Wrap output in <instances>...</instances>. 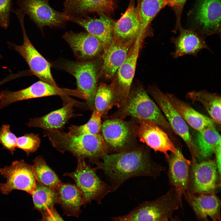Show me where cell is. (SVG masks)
I'll return each mask as SVG.
<instances>
[{
  "mask_svg": "<svg viewBox=\"0 0 221 221\" xmlns=\"http://www.w3.org/2000/svg\"><path fill=\"white\" fill-rule=\"evenodd\" d=\"M94 163L117 188L130 178L139 176L157 177L162 167L151 159L147 150L138 148L104 155Z\"/></svg>",
  "mask_w": 221,
  "mask_h": 221,
  "instance_id": "6da1fadb",
  "label": "cell"
},
{
  "mask_svg": "<svg viewBox=\"0 0 221 221\" xmlns=\"http://www.w3.org/2000/svg\"><path fill=\"white\" fill-rule=\"evenodd\" d=\"M45 133L57 150L62 153L69 152L77 158H87L94 162L108 151L101 134L75 135L58 129L45 130Z\"/></svg>",
  "mask_w": 221,
  "mask_h": 221,
  "instance_id": "7a4b0ae2",
  "label": "cell"
},
{
  "mask_svg": "<svg viewBox=\"0 0 221 221\" xmlns=\"http://www.w3.org/2000/svg\"><path fill=\"white\" fill-rule=\"evenodd\" d=\"M182 206V201L172 187L157 199L140 204L127 214L112 218L113 221H163L172 217Z\"/></svg>",
  "mask_w": 221,
  "mask_h": 221,
  "instance_id": "3957f363",
  "label": "cell"
},
{
  "mask_svg": "<svg viewBox=\"0 0 221 221\" xmlns=\"http://www.w3.org/2000/svg\"><path fill=\"white\" fill-rule=\"evenodd\" d=\"M77 159L76 169L64 175L70 177L75 181L81 195L82 205L85 206L92 200L101 204L102 199L110 192L111 188L99 178L95 169L87 165L85 159Z\"/></svg>",
  "mask_w": 221,
  "mask_h": 221,
  "instance_id": "277c9868",
  "label": "cell"
},
{
  "mask_svg": "<svg viewBox=\"0 0 221 221\" xmlns=\"http://www.w3.org/2000/svg\"><path fill=\"white\" fill-rule=\"evenodd\" d=\"M127 99L125 110L128 114L139 120L152 122L169 135L174 132L160 110L144 90L134 91L129 95Z\"/></svg>",
  "mask_w": 221,
  "mask_h": 221,
  "instance_id": "5b68a950",
  "label": "cell"
},
{
  "mask_svg": "<svg viewBox=\"0 0 221 221\" xmlns=\"http://www.w3.org/2000/svg\"><path fill=\"white\" fill-rule=\"evenodd\" d=\"M0 175L6 179L0 184V191L7 195L14 190L23 191L31 194L36 189V178L30 165L23 160L13 162L9 166L0 169Z\"/></svg>",
  "mask_w": 221,
  "mask_h": 221,
  "instance_id": "8992f818",
  "label": "cell"
},
{
  "mask_svg": "<svg viewBox=\"0 0 221 221\" xmlns=\"http://www.w3.org/2000/svg\"><path fill=\"white\" fill-rule=\"evenodd\" d=\"M151 94L174 133L184 141L191 153L192 160L199 158L198 149L186 123L171 104L165 94L155 88Z\"/></svg>",
  "mask_w": 221,
  "mask_h": 221,
  "instance_id": "52a82bcc",
  "label": "cell"
},
{
  "mask_svg": "<svg viewBox=\"0 0 221 221\" xmlns=\"http://www.w3.org/2000/svg\"><path fill=\"white\" fill-rule=\"evenodd\" d=\"M18 17L22 28L23 43L20 45L11 44V46L25 60L32 74L42 81L58 86L51 73V64L35 48L27 36L24 25V16H20Z\"/></svg>",
  "mask_w": 221,
  "mask_h": 221,
  "instance_id": "ba28073f",
  "label": "cell"
},
{
  "mask_svg": "<svg viewBox=\"0 0 221 221\" xmlns=\"http://www.w3.org/2000/svg\"><path fill=\"white\" fill-rule=\"evenodd\" d=\"M62 68L76 79L77 88L84 95L90 106L94 103L98 77L96 62L94 60L68 61L64 62Z\"/></svg>",
  "mask_w": 221,
  "mask_h": 221,
  "instance_id": "9c48e42d",
  "label": "cell"
},
{
  "mask_svg": "<svg viewBox=\"0 0 221 221\" xmlns=\"http://www.w3.org/2000/svg\"><path fill=\"white\" fill-rule=\"evenodd\" d=\"M191 170L188 187L191 193H215L219 186V174L215 160L208 159L198 163L191 161Z\"/></svg>",
  "mask_w": 221,
  "mask_h": 221,
  "instance_id": "30bf717a",
  "label": "cell"
},
{
  "mask_svg": "<svg viewBox=\"0 0 221 221\" xmlns=\"http://www.w3.org/2000/svg\"><path fill=\"white\" fill-rule=\"evenodd\" d=\"M17 3L19 10L28 15L40 28L60 26L68 21L63 12L52 8L47 0H18Z\"/></svg>",
  "mask_w": 221,
  "mask_h": 221,
  "instance_id": "8fae6325",
  "label": "cell"
},
{
  "mask_svg": "<svg viewBox=\"0 0 221 221\" xmlns=\"http://www.w3.org/2000/svg\"><path fill=\"white\" fill-rule=\"evenodd\" d=\"M139 120L138 135L141 142L145 143L155 152L163 153L167 158L169 151L177 153L179 149L175 146L168 134L152 122Z\"/></svg>",
  "mask_w": 221,
  "mask_h": 221,
  "instance_id": "7c38bea8",
  "label": "cell"
},
{
  "mask_svg": "<svg viewBox=\"0 0 221 221\" xmlns=\"http://www.w3.org/2000/svg\"><path fill=\"white\" fill-rule=\"evenodd\" d=\"M221 0H202L195 17L198 32L204 36L220 34Z\"/></svg>",
  "mask_w": 221,
  "mask_h": 221,
  "instance_id": "4fadbf2b",
  "label": "cell"
},
{
  "mask_svg": "<svg viewBox=\"0 0 221 221\" xmlns=\"http://www.w3.org/2000/svg\"><path fill=\"white\" fill-rule=\"evenodd\" d=\"M185 199L192 209L198 221H221V201L215 193L198 194L188 190L183 194Z\"/></svg>",
  "mask_w": 221,
  "mask_h": 221,
  "instance_id": "5bb4252c",
  "label": "cell"
},
{
  "mask_svg": "<svg viewBox=\"0 0 221 221\" xmlns=\"http://www.w3.org/2000/svg\"><path fill=\"white\" fill-rule=\"evenodd\" d=\"M63 37L80 61L91 60L98 56L104 50V46L101 41L87 32H67Z\"/></svg>",
  "mask_w": 221,
  "mask_h": 221,
  "instance_id": "9a60e30c",
  "label": "cell"
},
{
  "mask_svg": "<svg viewBox=\"0 0 221 221\" xmlns=\"http://www.w3.org/2000/svg\"><path fill=\"white\" fill-rule=\"evenodd\" d=\"M143 35L139 34L129 51L126 58L117 71L118 94L126 102L130 94Z\"/></svg>",
  "mask_w": 221,
  "mask_h": 221,
  "instance_id": "2e32d148",
  "label": "cell"
},
{
  "mask_svg": "<svg viewBox=\"0 0 221 221\" xmlns=\"http://www.w3.org/2000/svg\"><path fill=\"white\" fill-rule=\"evenodd\" d=\"M99 15L98 18L86 16L82 17H68V18L69 21L79 25L87 32L98 38L104 48L113 39L114 22L105 14Z\"/></svg>",
  "mask_w": 221,
  "mask_h": 221,
  "instance_id": "e0dca14e",
  "label": "cell"
},
{
  "mask_svg": "<svg viewBox=\"0 0 221 221\" xmlns=\"http://www.w3.org/2000/svg\"><path fill=\"white\" fill-rule=\"evenodd\" d=\"M167 159L170 183L182 200L183 194L188 190L191 161L186 159L180 150L176 154L172 153Z\"/></svg>",
  "mask_w": 221,
  "mask_h": 221,
  "instance_id": "ac0fdd59",
  "label": "cell"
},
{
  "mask_svg": "<svg viewBox=\"0 0 221 221\" xmlns=\"http://www.w3.org/2000/svg\"><path fill=\"white\" fill-rule=\"evenodd\" d=\"M136 38L123 41L113 38L110 44L104 49L102 70L106 76L110 78L114 75L126 59Z\"/></svg>",
  "mask_w": 221,
  "mask_h": 221,
  "instance_id": "d6986e66",
  "label": "cell"
},
{
  "mask_svg": "<svg viewBox=\"0 0 221 221\" xmlns=\"http://www.w3.org/2000/svg\"><path fill=\"white\" fill-rule=\"evenodd\" d=\"M63 13L68 17H82L88 14H107L115 8L114 0H66Z\"/></svg>",
  "mask_w": 221,
  "mask_h": 221,
  "instance_id": "ffe728a7",
  "label": "cell"
},
{
  "mask_svg": "<svg viewBox=\"0 0 221 221\" xmlns=\"http://www.w3.org/2000/svg\"><path fill=\"white\" fill-rule=\"evenodd\" d=\"M179 30L178 35L171 39L175 46L172 54L174 58L187 55L196 56L203 49L210 50L204 36L200 33L193 29H185L182 28Z\"/></svg>",
  "mask_w": 221,
  "mask_h": 221,
  "instance_id": "44dd1931",
  "label": "cell"
},
{
  "mask_svg": "<svg viewBox=\"0 0 221 221\" xmlns=\"http://www.w3.org/2000/svg\"><path fill=\"white\" fill-rule=\"evenodd\" d=\"M101 131L109 149L118 152L126 150L130 134L125 122L116 119L106 120L102 124Z\"/></svg>",
  "mask_w": 221,
  "mask_h": 221,
  "instance_id": "7402d4cb",
  "label": "cell"
},
{
  "mask_svg": "<svg viewBox=\"0 0 221 221\" xmlns=\"http://www.w3.org/2000/svg\"><path fill=\"white\" fill-rule=\"evenodd\" d=\"M140 30L138 10L132 1L120 18L114 22V38L123 41L135 39Z\"/></svg>",
  "mask_w": 221,
  "mask_h": 221,
  "instance_id": "603a6c76",
  "label": "cell"
},
{
  "mask_svg": "<svg viewBox=\"0 0 221 221\" xmlns=\"http://www.w3.org/2000/svg\"><path fill=\"white\" fill-rule=\"evenodd\" d=\"M77 103L71 100L61 108L40 117L30 118L26 125L29 127L39 128L45 130L58 129L74 116V107Z\"/></svg>",
  "mask_w": 221,
  "mask_h": 221,
  "instance_id": "cb8c5ba5",
  "label": "cell"
},
{
  "mask_svg": "<svg viewBox=\"0 0 221 221\" xmlns=\"http://www.w3.org/2000/svg\"><path fill=\"white\" fill-rule=\"evenodd\" d=\"M165 95L171 104L186 122L198 132L215 126L214 122L211 118L197 111L174 95L170 93Z\"/></svg>",
  "mask_w": 221,
  "mask_h": 221,
  "instance_id": "d4e9b609",
  "label": "cell"
},
{
  "mask_svg": "<svg viewBox=\"0 0 221 221\" xmlns=\"http://www.w3.org/2000/svg\"><path fill=\"white\" fill-rule=\"evenodd\" d=\"M58 203L68 216L78 217L82 205L80 192L75 184L61 183L56 189Z\"/></svg>",
  "mask_w": 221,
  "mask_h": 221,
  "instance_id": "484cf974",
  "label": "cell"
},
{
  "mask_svg": "<svg viewBox=\"0 0 221 221\" xmlns=\"http://www.w3.org/2000/svg\"><path fill=\"white\" fill-rule=\"evenodd\" d=\"M198 132L195 142L198 149L199 158L208 159L216 150L221 147L220 135L215 126Z\"/></svg>",
  "mask_w": 221,
  "mask_h": 221,
  "instance_id": "4316f807",
  "label": "cell"
},
{
  "mask_svg": "<svg viewBox=\"0 0 221 221\" xmlns=\"http://www.w3.org/2000/svg\"><path fill=\"white\" fill-rule=\"evenodd\" d=\"M186 98L201 103L214 121L220 124L221 99L218 94L204 91H192L187 94Z\"/></svg>",
  "mask_w": 221,
  "mask_h": 221,
  "instance_id": "83f0119b",
  "label": "cell"
},
{
  "mask_svg": "<svg viewBox=\"0 0 221 221\" xmlns=\"http://www.w3.org/2000/svg\"><path fill=\"white\" fill-rule=\"evenodd\" d=\"M36 209L41 213L54 207L58 203L56 190L46 187L37 181L36 189L31 194Z\"/></svg>",
  "mask_w": 221,
  "mask_h": 221,
  "instance_id": "f1b7e54d",
  "label": "cell"
},
{
  "mask_svg": "<svg viewBox=\"0 0 221 221\" xmlns=\"http://www.w3.org/2000/svg\"><path fill=\"white\" fill-rule=\"evenodd\" d=\"M33 162V169L37 181L46 187L56 190L62 182L44 158L39 156Z\"/></svg>",
  "mask_w": 221,
  "mask_h": 221,
  "instance_id": "f546056e",
  "label": "cell"
},
{
  "mask_svg": "<svg viewBox=\"0 0 221 221\" xmlns=\"http://www.w3.org/2000/svg\"><path fill=\"white\" fill-rule=\"evenodd\" d=\"M165 6L164 0H141L137 8L141 23L140 34H143L151 21Z\"/></svg>",
  "mask_w": 221,
  "mask_h": 221,
  "instance_id": "4dcf8cb0",
  "label": "cell"
},
{
  "mask_svg": "<svg viewBox=\"0 0 221 221\" xmlns=\"http://www.w3.org/2000/svg\"><path fill=\"white\" fill-rule=\"evenodd\" d=\"M115 92L114 86L102 83L97 87L94 97L95 110L102 115L114 103Z\"/></svg>",
  "mask_w": 221,
  "mask_h": 221,
  "instance_id": "1f68e13d",
  "label": "cell"
},
{
  "mask_svg": "<svg viewBox=\"0 0 221 221\" xmlns=\"http://www.w3.org/2000/svg\"><path fill=\"white\" fill-rule=\"evenodd\" d=\"M102 115L95 110L88 121L81 126L72 125L68 128V133L73 134L96 135L100 134L102 126Z\"/></svg>",
  "mask_w": 221,
  "mask_h": 221,
  "instance_id": "d6a6232c",
  "label": "cell"
},
{
  "mask_svg": "<svg viewBox=\"0 0 221 221\" xmlns=\"http://www.w3.org/2000/svg\"><path fill=\"white\" fill-rule=\"evenodd\" d=\"M40 143L41 139L38 134L32 133L26 134L17 138V147L25 151L28 156L37 150Z\"/></svg>",
  "mask_w": 221,
  "mask_h": 221,
  "instance_id": "836d02e7",
  "label": "cell"
},
{
  "mask_svg": "<svg viewBox=\"0 0 221 221\" xmlns=\"http://www.w3.org/2000/svg\"><path fill=\"white\" fill-rule=\"evenodd\" d=\"M17 139L15 135L11 131L10 125L2 126L0 129V144L13 155L17 147Z\"/></svg>",
  "mask_w": 221,
  "mask_h": 221,
  "instance_id": "e575fe53",
  "label": "cell"
},
{
  "mask_svg": "<svg viewBox=\"0 0 221 221\" xmlns=\"http://www.w3.org/2000/svg\"><path fill=\"white\" fill-rule=\"evenodd\" d=\"M11 0H0V26L7 29L10 22Z\"/></svg>",
  "mask_w": 221,
  "mask_h": 221,
  "instance_id": "d590c367",
  "label": "cell"
},
{
  "mask_svg": "<svg viewBox=\"0 0 221 221\" xmlns=\"http://www.w3.org/2000/svg\"><path fill=\"white\" fill-rule=\"evenodd\" d=\"M41 213V221H64L54 207Z\"/></svg>",
  "mask_w": 221,
  "mask_h": 221,
  "instance_id": "8d00e7d4",
  "label": "cell"
},
{
  "mask_svg": "<svg viewBox=\"0 0 221 221\" xmlns=\"http://www.w3.org/2000/svg\"><path fill=\"white\" fill-rule=\"evenodd\" d=\"M186 0H164L165 6L168 5L173 7H180L182 6Z\"/></svg>",
  "mask_w": 221,
  "mask_h": 221,
  "instance_id": "74e56055",
  "label": "cell"
},
{
  "mask_svg": "<svg viewBox=\"0 0 221 221\" xmlns=\"http://www.w3.org/2000/svg\"><path fill=\"white\" fill-rule=\"evenodd\" d=\"M163 221H181L177 217L175 218H173L172 217L165 219Z\"/></svg>",
  "mask_w": 221,
  "mask_h": 221,
  "instance_id": "f35d334b",
  "label": "cell"
},
{
  "mask_svg": "<svg viewBox=\"0 0 221 221\" xmlns=\"http://www.w3.org/2000/svg\"><path fill=\"white\" fill-rule=\"evenodd\" d=\"M141 0H138V6H137V8H138V7H139V5H140V2H141Z\"/></svg>",
  "mask_w": 221,
  "mask_h": 221,
  "instance_id": "ab89813d",
  "label": "cell"
},
{
  "mask_svg": "<svg viewBox=\"0 0 221 221\" xmlns=\"http://www.w3.org/2000/svg\"></svg>",
  "mask_w": 221,
  "mask_h": 221,
  "instance_id": "60d3db41",
  "label": "cell"
}]
</instances>
